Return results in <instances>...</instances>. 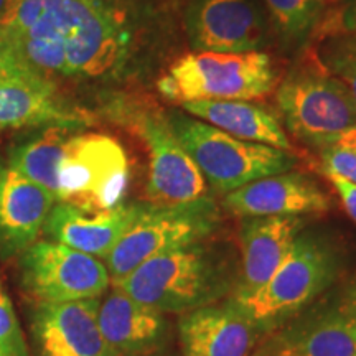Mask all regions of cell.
<instances>
[{
  "label": "cell",
  "mask_w": 356,
  "mask_h": 356,
  "mask_svg": "<svg viewBox=\"0 0 356 356\" xmlns=\"http://www.w3.org/2000/svg\"><path fill=\"white\" fill-rule=\"evenodd\" d=\"M162 315L114 286L99 300L97 323L115 356H137L160 345L167 327Z\"/></svg>",
  "instance_id": "obj_20"
},
{
  "label": "cell",
  "mask_w": 356,
  "mask_h": 356,
  "mask_svg": "<svg viewBox=\"0 0 356 356\" xmlns=\"http://www.w3.org/2000/svg\"><path fill=\"white\" fill-rule=\"evenodd\" d=\"M322 163L325 173H335L356 185V152L341 147H323Z\"/></svg>",
  "instance_id": "obj_25"
},
{
  "label": "cell",
  "mask_w": 356,
  "mask_h": 356,
  "mask_svg": "<svg viewBox=\"0 0 356 356\" xmlns=\"http://www.w3.org/2000/svg\"><path fill=\"white\" fill-rule=\"evenodd\" d=\"M68 129L55 163L56 202L84 210H111L122 203L131 165L121 142L99 132Z\"/></svg>",
  "instance_id": "obj_3"
},
{
  "label": "cell",
  "mask_w": 356,
  "mask_h": 356,
  "mask_svg": "<svg viewBox=\"0 0 356 356\" xmlns=\"http://www.w3.org/2000/svg\"><path fill=\"white\" fill-rule=\"evenodd\" d=\"M168 121L204 180L220 193H229L259 178L291 172L297 163L292 152L236 139L181 113L168 114Z\"/></svg>",
  "instance_id": "obj_5"
},
{
  "label": "cell",
  "mask_w": 356,
  "mask_h": 356,
  "mask_svg": "<svg viewBox=\"0 0 356 356\" xmlns=\"http://www.w3.org/2000/svg\"><path fill=\"white\" fill-rule=\"evenodd\" d=\"M19 282L35 304H65L97 299L111 277L95 256L56 241H35L19 256Z\"/></svg>",
  "instance_id": "obj_8"
},
{
  "label": "cell",
  "mask_w": 356,
  "mask_h": 356,
  "mask_svg": "<svg viewBox=\"0 0 356 356\" xmlns=\"http://www.w3.org/2000/svg\"><path fill=\"white\" fill-rule=\"evenodd\" d=\"M225 207L241 218L320 215L330 210V198L310 177L284 172L229 191Z\"/></svg>",
  "instance_id": "obj_16"
},
{
  "label": "cell",
  "mask_w": 356,
  "mask_h": 356,
  "mask_svg": "<svg viewBox=\"0 0 356 356\" xmlns=\"http://www.w3.org/2000/svg\"><path fill=\"white\" fill-rule=\"evenodd\" d=\"M56 200L24 175L7 157H0V257L20 256L38 241Z\"/></svg>",
  "instance_id": "obj_14"
},
{
  "label": "cell",
  "mask_w": 356,
  "mask_h": 356,
  "mask_svg": "<svg viewBox=\"0 0 356 356\" xmlns=\"http://www.w3.org/2000/svg\"><path fill=\"white\" fill-rule=\"evenodd\" d=\"M88 118L66 104L47 78H0V132L29 127L81 129Z\"/></svg>",
  "instance_id": "obj_18"
},
{
  "label": "cell",
  "mask_w": 356,
  "mask_h": 356,
  "mask_svg": "<svg viewBox=\"0 0 356 356\" xmlns=\"http://www.w3.org/2000/svg\"><path fill=\"white\" fill-rule=\"evenodd\" d=\"M325 175L328 177L330 184L335 186L345 211L348 213V216L356 222V185L350 184L348 180L335 175V173H325Z\"/></svg>",
  "instance_id": "obj_27"
},
{
  "label": "cell",
  "mask_w": 356,
  "mask_h": 356,
  "mask_svg": "<svg viewBox=\"0 0 356 356\" xmlns=\"http://www.w3.org/2000/svg\"><path fill=\"white\" fill-rule=\"evenodd\" d=\"M259 356H356V287H346L292 320Z\"/></svg>",
  "instance_id": "obj_11"
},
{
  "label": "cell",
  "mask_w": 356,
  "mask_h": 356,
  "mask_svg": "<svg viewBox=\"0 0 356 356\" xmlns=\"http://www.w3.org/2000/svg\"><path fill=\"white\" fill-rule=\"evenodd\" d=\"M0 78H43L19 56L6 40L0 38ZM48 79V78H47Z\"/></svg>",
  "instance_id": "obj_26"
},
{
  "label": "cell",
  "mask_w": 356,
  "mask_h": 356,
  "mask_svg": "<svg viewBox=\"0 0 356 356\" xmlns=\"http://www.w3.org/2000/svg\"><path fill=\"white\" fill-rule=\"evenodd\" d=\"M8 3H10V0H0V17H2L3 13H6Z\"/></svg>",
  "instance_id": "obj_30"
},
{
  "label": "cell",
  "mask_w": 356,
  "mask_h": 356,
  "mask_svg": "<svg viewBox=\"0 0 356 356\" xmlns=\"http://www.w3.org/2000/svg\"><path fill=\"white\" fill-rule=\"evenodd\" d=\"M264 328L233 300L184 314L178 323L185 356H249Z\"/></svg>",
  "instance_id": "obj_15"
},
{
  "label": "cell",
  "mask_w": 356,
  "mask_h": 356,
  "mask_svg": "<svg viewBox=\"0 0 356 356\" xmlns=\"http://www.w3.org/2000/svg\"><path fill=\"white\" fill-rule=\"evenodd\" d=\"M99 300L35 305L30 314L35 356H115L97 323Z\"/></svg>",
  "instance_id": "obj_12"
},
{
  "label": "cell",
  "mask_w": 356,
  "mask_h": 356,
  "mask_svg": "<svg viewBox=\"0 0 356 356\" xmlns=\"http://www.w3.org/2000/svg\"><path fill=\"white\" fill-rule=\"evenodd\" d=\"M142 203H121L111 210H84L56 202L48 213L43 233L51 241L106 259L121 236L136 220Z\"/></svg>",
  "instance_id": "obj_17"
},
{
  "label": "cell",
  "mask_w": 356,
  "mask_h": 356,
  "mask_svg": "<svg viewBox=\"0 0 356 356\" xmlns=\"http://www.w3.org/2000/svg\"><path fill=\"white\" fill-rule=\"evenodd\" d=\"M275 102L289 131L314 145L356 124V102L327 71L291 74L279 86Z\"/></svg>",
  "instance_id": "obj_9"
},
{
  "label": "cell",
  "mask_w": 356,
  "mask_h": 356,
  "mask_svg": "<svg viewBox=\"0 0 356 356\" xmlns=\"http://www.w3.org/2000/svg\"><path fill=\"white\" fill-rule=\"evenodd\" d=\"M185 29L197 51L248 53L264 43V22L249 0H193Z\"/></svg>",
  "instance_id": "obj_13"
},
{
  "label": "cell",
  "mask_w": 356,
  "mask_h": 356,
  "mask_svg": "<svg viewBox=\"0 0 356 356\" xmlns=\"http://www.w3.org/2000/svg\"><path fill=\"white\" fill-rule=\"evenodd\" d=\"M185 113L236 139L256 142L292 152V144L277 118L248 101H190L180 104Z\"/></svg>",
  "instance_id": "obj_21"
},
{
  "label": "cell",
  "mask_w": 356,
  "mask_h": 356,
  "mask_svg": "<svg viewBox=\"0 0 356 356\" xmlns=\"http://www.w3.org/2000/svg\"><path fill=\"white\" fill-rule=\"evenodd\" d=\"M0 356H6V355H3V353H2V351H0Z\"/></svg>",
  "instance_id": "obj_31"
},
{
  "label": "cell",
  "mask_w": 356,
  "mask_h": 356,
  "mask_svg": "<svg viewBox=\"0 0 356 356\" xmlns=\"http://www.w3.org/2000/svg\"><path fill=\"white\" fill-rule=\"evenodd\" d=\"M282 33L299 38L314 26L322 0H264Z\"/></svg>",
  "instance_id": "obj_23"
},
{
  "label": "cell",
  "mask_w": 356,
  "mask_h": 356,
  "mask_svg": "<svg viewBox=\"0 0 356 356\" xmlns=\"http://www.w3.org/2000/svg\"><path fill=\"white\" fill-rule=\"evenodd\" d=\"M275 73L262 51H191L180 56L159 78L160 95L168 101H251L273 91Z\"/></svg>",
  "instance_id": "obj_2"
},
{
  "label": "cell",
  "mask_w": 356,
  "mask_h": 356,
  "mask_svg": "<svg viewBox=\"0 0 356 356\" xmlns=\"http://www.w3.org/2000/svg\"><path fill=\"white\" fill-rule=\"evenodd\" d=\"M126 118L149 152L145 195L152 204H181L207 197V180L180 144L168 115L154 109L127 111Z\"/></svg>",
  "instance_id": "obj_10"
},
{
  "label": "cell",
  "mask_w": 356,
  "mask_h": 356,
  "mask_svg": "<svg viewBox=\"0 0 356 356\" xmlns=\"http://www.w3.org/2000/svg\"><path fill=\"white\" fill-rule=\"evenodd\" d=\"M299 216L246 218L241 228V280L233 300H243L273 277L300 234Z\"/></svg>",
  "instance_id": "obj_19"
},
{
  "label": "cell",
  "mask_w": 356,
  "mask_h": 356,
  "mask_svg": "<svg viewBox=\"0 0 356 356\" xmlns=\"http://www.w3.org/2000/svg\"><path fill=\"white\" fill-rule=\"evenodd\" d=\"M318 147L320 149H323V147H341V149H350L356 152V124H353V126L348 129H345L343 132L337 134V136L328 137V139L323 140Z\"/></svg>",
  "instance_id": "obj_29"
},
{
  "label": "cell",
  "mask_w": 356,
  "mask_h": 356,
  "mask_svg": "<svg viewBox=\"0 0 356 356\" xmlns=\"http://www.w3.org/2000/svg\"><path fill=\"white\" fill-rule=\"evenodd\" d=\"M218 225V208L203 197L181 204L142 203L136 220L106 257L111 284H118L150 257L202 243Z\"/></svg>",
  "instance_id": "obj_6"
},
{
  "label": "cell",
  "mask_w": 356,
  "mask_h": 356,
  "mask_svg": "<svg viewBox=\"0 0 356 356\" xmlns=\"http://www.w3.org/2000/svg\"><path fill=\"white\" fill-rule=\"evenodd\" d=\"M333 32L356 33V0H346V3L338 13L337 25L333 26Z\"/></svg>",
  "instance_id": "obj_28"
},
{
  "label": "cell",
  "mask_w": 356,
  "mask_h": 356,
  "mask_svg": "<svg viewBox=\"0 0 356 356\" xmlns=\"http://www.w3.org/2000/svg\"><path fill=\"white\" fill-rule=\"evenodd\" d=\"M0 351L6 356H30L24 330L2 286V280H0Z\"/></svg>",
  "instance_id": "obj_24"
},
{
  "label": "cell",
  "mask_w": 356,
  "mask_h": 356,
  "mask_svg": "<svg viewBox=\"0 0 356 356\" xmlns=\"http://www.w3.org/2000/svg\"><path fill=\"white\" fill-rule=\"evenodd\" d=\"M338 270L335 249L314 236L299 234L273 277L248 299L233 302L267 330L312 304L332 286Z\"/></svg>",
  "instance_id": "obj_7"
},
{
  "label": "cell",
  "mask_w": 356,
  "mask_h": 356,
  "mask_svg": "<svg viewBox=\"0 0 356 356\" xmlns=\"http://www.w3.org/2000/svg\"><path fill=\"white\" fill-rule=\"evenodd\" d=\"M113 286L160 314H188L218 299L225 277L210 249L198 243L150 257Z\"/></svg>",
  "instance_id": "obj_4"
},
{
  "label": "cell",
  "mask_w": 356,
  "mask_h": 356,
  "mask_svg": "<svg viewBox=\"0 0 356 356\" xmlns=\"http://www.w3.org/2000/svg\"><path fill=\"white\" fill-rule=\"evenodd\" d=\"M323 71L337 78L356 102V33L333 32L318 48Z\"/></svg>",
  "instance_id": "obj_22"
},
{
  "label": "cell",
  "mask_w": 356,
  "mask_h": 356,
  "mask_svg": "<svg viewBox=\"0 0 356 356\" xmlns=\"http://www.w3.org/2000/svg\"><path fill=\"white\" fill-rule=\"evenodd\" d=\"M0 38L43 78H99L122 65L129 32L106 0H10Z\"/></svg>",
  "instance_id": "obj_1"
}]
</instances>
